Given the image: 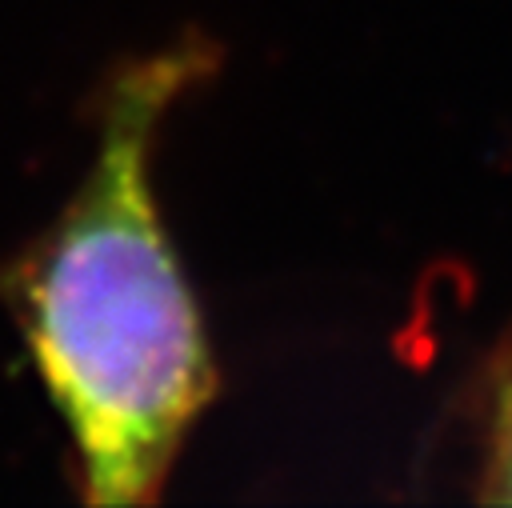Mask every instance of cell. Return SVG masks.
I'll return each mask as SVG.
<instances>
[{"label": "cell", "instance_id": "1", "mask_svg": "<svg viewBox=\"0 0 512 508\" xmlns=\"http://www.w3.org/2000/svg\"><path fill=\"white\" fill-rule=\"evenodd\" d=\"M208 68L212 52L184 40L116 76L80 192L8 276L88 504L156 500L216 396L204 320L152 188L156 132Z\"/></svg>", "mask_w": 512, "mask_h": 508}, {"label": "cell", "instance_id": "2", "mask_svg": "<svg viewBox=\"0 0 512 508\" xmlns=\"http://www.w3.org/2000/svg\"><path fill=\"white\" fill-rule=\"evenodd\" d=\"M484 496L512 500V364L492 380L488 396V456H484Z\"/></svg>", "mask_w": 512, "mask_h": 508}]
</instances>
